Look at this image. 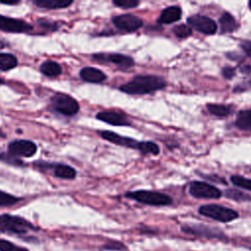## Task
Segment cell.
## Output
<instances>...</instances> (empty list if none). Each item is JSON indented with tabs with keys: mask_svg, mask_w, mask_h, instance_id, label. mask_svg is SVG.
<instances>
[{
	"mask_svg": "<svg viewBox=\"0 0 251 251\" xmlns=\"http://www.w3.org/2000/svg\"><path fill=\"white\" fill-rule=\"evenodd\" d=\"M166 87V81L157 75H139L134 76L130 81L120 87L121 91L131 95L148 94Z\"/></svg>",
	"mask_w": 251,
	"mask_h": 251,
	"instance_id": "1",
	"label": "cell"
},
{
	"mask_svg": "<svg viewBox=\"0 0 251 251\" xmlns=\"http://www.w3.org/2000/svg\"><path fill=\"white\" fill-rule=\"evenodd\" d=\"M248 5H249V8H250V10H251V1H249V4H248Z\"/></svg>",
	"mask_w": 251,
	"mask_h": 251,
	"instance_id": "39",
	"label": "cell"
},
{
	"mask_svg": "<svg viewBox=\"0 0 251 251\" xmlns=\"http://www.w3.org/2000/svg\"><path fill=\"white\" fill-rule=\"evenodd\" d=\"M38 23H39V25H40L41 26H43V27H45V28H47V29H49V30H55V29L58 28V25H57L56 23L47 22V21H45V20H39Z\"/></svg>",
	"mask_w": 251,
	"mask_h": 251,
	"instance_id": "33",
	"label": "cell"
},
{
	"mask_svg": "<svg viewBox=\"0 0 251 251\" xmlns=\"http://www.w3.org/2000/svg\"><path fill=\"white\" fill-rule=\"evenodd\" d=\"M220 22V26H221V31L223 33L226 32H233L238 28V24L235 21V19L232 17L231 14L229 13H224L222 17L219 20Z\"/></svg>",
	"mask_w": 251,
	"mask_h": 251,
	"instance_id": "17",
	"label": "cell"
},
{
	"mask_svg": "<svg viewBox=\"0 0 251 251\" xmlns=\"http://www.w3.org/2000/svg\"><path fill=\"white\" fill-rule=\"evenodd\" d=\"M0 251H28L27 249L18 246L8 240L0 239Z\"/></svg>",
	"mask_w": 251,
	"mask_h": 251,
	"instance_id": "29",
	"label": "cell"
},
{
	"mask_svg": "<svg viewBox=\"0 0 251 251\" xmlns=\"http://www.w3.org/2000/svg\"><path fill=\"white\" fill-rule=\"evenodd\" d=\"M198 212L204 217L221 223H228L238 218V213L235 210L218 204L203 205L199 208Z\"/></svg>",
	"mask_w": 251,
	"mask_h": 251,
	"instance_id": "3",
	"label": "cell"
},
{
	"mask_svg": "<svg viewBox=\"0 0 251 251\" xmlns=\"http://www.w3.org/2000/svg\"><path fill=\"white\" fill-rule=\"evenodd\" d=\"M113 4L124 8V9H129V8H134L139 5L138 0H113Z\"/></svg>",
	"mask_w": 251,
	"mask_h": 251,
	"instance_id": "30",
	"label": "cell"
},
{
	"mask_svg": "<svg viewBox=\"0 0 251 251\" xmlns=\"http://www.w3.org/2000/svg\"><path fill=\"white\" fill-rule=\"evenodd\" d=\"M79 75L84 81L92 83H99L107 78L106 75L102 71L92 67H85L81 69L79 72Z\"/></svg>",
	"mask_w": 251,
	"mask_h": 251,
	"instance_id": "16",
	"label": "cell"
},
{
	"mask_svg": "<svg viewBox=\"0 0 251 251\" xmlns=\"http://www.w3.org/2000/svg\"><path fill=\"white\" fill-rule=\"evenodd\" d=\"M99 134L102 138H104V139H106V140H108V141H110L114 144L138 150L139 142L132 139V138L122 136V135H120L116 132L110 131V130H101V131H99Z\"/></svg>",
	"mask_w": 251,
	"mask_h": 251,
	"instance_id": "13",
	"label": "cell"
},
{
	"mask_svg": "<svg viewBox=\"0 0 251 251\" xmlns=\"http://www.w3.org/2000/svg\"><path fill=\"white\" fill-rule=\"evenodd\" d=\"M181 230L185 233L198 235L206 238H222L225 237L224 232L216 227L207 226L204 225H193V226H183Z\"/></svg>",
	"mask_w": 251,
	"mask_h": 251,
	"instance_id": "11",
	"label": "cell"
},
{
	"mask_svg": "<svg viewBox=\"0 0 251 251\" xmlns=\"http://www.w3.org/2000/svg\"><path fill=\"white\" fill-rule=\"evenodd\" d=\"M173 32L178 38H185L191 34V27L187 25H178L173 28Z\"/></svg>",
	"mask_w": 251,
	"mask_h": 251,
	"instance_id": "27",
	"label": "cell"
},
{
	"mask_svg": "<svg viewBox=\"0 0 251 251\" xmlns=\"http://www.w3.org/2000/svg\"><path fill=\"white\" fill-rule=\"evenodd\" d=\"M0 160L2 161H5L9 164H12V165H17V166H24V162H22L21 160H19L18 158L16 157H13L11 155H7L5 153H0Z\"/></svg>",
	"mask_w": 251,
	"mask_h": 251,
	"instance_id": "32",
	"label": "cell"
},
{
	"mask_svg": "<svg viewBox=\"0 0 251 251\" xmlns=\"http://www.w3.org/2000/svg\"><path fill=\"white\" fill-rule=\"evenodd\" d=\"M36 152V145L30 140H14L8 145V153L13 157H31Z\"/></svg>",
	"mask_w": 251,
	"mask_h": 251,
	"instance_id": "9",
	"label": "cell"
},
{
	"mask_svg": "<svg viewBox=\"0 0 251 251\" xmlns=\"http://www.w3.org/2000/svg\"><path fill=\"white\" fill-rule=\"evenodd\" d=\"M103 248L107 249V250H125L126 245H124L123 243H121L119 241L109 240L107 243H105L103 245Z\"/></svg>",
	"mask_w": 251,
	"mask_h": 251,
	"instance_id": "31",
	"label": "cell"
},
{
	"mask_svg": "<svg viewBox=\"0 0 251 251\" xmlns=\"http://www.w3.org/2000/svg\"><path fill=\"white\" fill-rule=\"evenodd\" d=\"M19 0H12V1H5V0H0V4H5V5H16L19 4Z\"/></svg>",
	"mask_w": 251,
	"mask_h": 251,
	"instance_id": "37",
	"label": "cell"
},
{
	"mask_svg": "<svg viewBox=\"0 0 251 251\" xmlns=\"http://www.w3.org/2000/svg\"><path fill=\"white\" fill-rule=\"evenodd\" d=\"M34 229H36V227L24 218L8 214L0 215V231L2 232L25 234L29 230Z\"/></svg>",
	"mask_w": 251,
	"mask_h": 251,
	"instance_id": "2",
	"label": "cell"
},
{
	"mask_svg": "<svg viewBox=\"0 0 251 251\" xmlns=\"http://www.w3.org/2000/svg\"><path fill=\"white\" fill-rule=\"evenodd\" d=\"M96 119L113 126H130V122L124 114L115 111L99 112L96 114Z\"/></svg>",
	"mask_w": 251,
	"mask_h": 251,
	"instance_id": "14",
	"label": "cell"
},
{
	"mask_svg": "<svg viewBox=\"0 0 251 251\" xmlns=\"http://www.w3.org/2000/svg\"><path fill=\"white\" fill-rule=\"evenodd\" d=\"M18 64L17 58L11 53H0V70L9 71Z\"/></svg>",
	"mask_w": 251,
	"mask_h": 251,
	"instance_id": "22",
	"label": "cell"
},
{
	"mask_svg": "<svg viewBox=\"0 0 251 251\" xmlns=\"http://www.w3.org/2000/svg\"><path fill=\"white\" fill-rule=\"evenodd\" d=\"M235 126L240 129L251 131V109L240 111L238 113Z\"/></svg>",
	"mask_w": 251,
	"mask_h": 251,
	"instance_id": "21",
	"label": "cell"
},
{
	"mask_svg": "<svg viewBox=\"0 0 251 251\" xmlns=\"http://www.w3.org/2000/svg\"><path fill=\"white\" fill-rule=\"evenodd\" d=\"M222 74H223V75H224L226 78L230 79V78L234 75L235 72H234V69H233V68H231V67H228V66H227V67H225V68L223 69Z\"/></svg>",
	"mask_w": 251,
	"mask_h": 251,
	"instance_id": "34",
	"label": "cell"
},
{
	"mask_svg": "<svg viewBox=\"0 0 251 251\" xmlns=\"http://www.w3.org/2000/svg\"><path fill=\"white\" fill-rule=\"evenodd\" d=\"M40 72L49 77H56L62 74L61 66L54 61H46L40 65Z\"/></svg>",
	"mask_w": 251,
	"mask_h": 251,
	"instance_id": "19",
	"label": "cell"
},
{
	"mask_svg": "<svg viewBox=\"0 0 251 251\" xmlns=\"http://www.w3.org/2000/svg\"><path fill=\"white\" fill-rule=\"evenodd\" d=\"M188 191L195 198L217 199L222 196V191L219 188L204 181H192Z\"/></svg>",
	"mask_w": 251,
	"mask_h": 251,
	"instance_id": "6",
	"label": "cell"
},
{
	"mask_svg": "<svg viewBox=\"0 0 251 251\" xmlns=\"http://www.w3.org/2000/svg\"><path fill=\"white\" fill-rule=\"evenodd\" d=\"M138 151H140L142 154L158 155L160 152V149H159V146L153 141H141L139 142Z\"/></svg>",
	"mask_w": 251,
	"mask_h": 251,
	"instance_id": "25",
	"label": "cell"
},
{
	"mask_svg": "<svg viewBox=\"0 0 251 251\" xmlns=\"http://www.w3.org/2000/svg\"><path fill=\"white\" fill-rule=\"evenodd\" d=\"M33 3L44 9H64L73 4V0H34Z\"/></svg>",
	"mask_w": 251,
	"mask_h": 251,
	"instance_id": "18",
	"label": "cell"
},
{
	"mask_svg": "<svg viewBox=\"0 0 251 251\" xmlns=\"http://www.w3.org/2000/svg\"><path fill=\"white\" fill-rule=\"evenodd\" d=\"M240 70H241V72L244 73V74H249V73H251V66H249V65H243V66L240 68Z\"/></svg>",
	"mask_w": 251,
	"mask_h": 251,
	"instance_id": "36",
	"label": "cell"
},
{
	"mask_svg": "<svg viewBox=\"0 0 251 251\" xmlns=\"http://www.w3.org/2000/svg\"><path fill=\"white\" fill-rule=\"evenodd\" d=\"M207 109L210 114L217 117H226L230 114V108L220 104H207Z\"/></svg>",
	"mask_w": 251,
	"mask_h": 251,
	"instance_id": "23",
	"label": "cell"
},
{
	"mask_svg": "<svg viewBox=\"0 0 251 251\" xmlns=\"http://www.w3.org/2000/svg\"><path fill=\"white\" fill-rule=\"evenodd\" d=\"M226 196L231 200H234V201H237V202H245V201H250L251 200V197L238 190V189H234V188H229L227 190H226Z\"/></svg>",
	"mask_w": 251,
	"mask_h": 251,
	"instance_id": "24",
	"label": "cell"
},
{
	"mask_svg": "<svg viewBox=\"0 0 251 251\" xmlns=\"http://www.w3.org/2000/svg\"><path fill=\"white\" fill-rule=\"evenodd\" d=\"M32 26L25 21L0 15V30L7 32H28Z\"/></svg>",
	"mask_w": 251,
	"mask_h": 251,
	"instance_id": "12",
	"label": "cell"
},
{
	"mask_svg": "<svg viewBox=\"0 0 251 251\" xmlns=\"http://www.w3.org/2000/svg\"><path fill=\"white\" fill-rule=\"evenodd\" d=\"M241 48L249 55L251 56V41H243L241 43Z\"/></svg>",
	"mask_w": 251,
	"mask_h": 251,
	"instance_id": "35",
	"label": "cell"
},
{
	"mask_svg": "<svg viewBox=\"0 0 251 251\" xmlns=\"http://www.w3.org/2000/svg\"><path fill=\"white\" fill-rule=\"evenodd\" d=\"M20 201V198L0 190V206H11Z\"/></svg>",
	"mask_w": 251,
	"mask_h": 251,
	"instance_id": "28",
	"label": "cell"
},
{
	"mask_svg": "<svg viewBox=\"0 0 251 251\" xmlns=\"http://www.w3.org/2000/svg\"><path fill=\"white\" fill-rule=\"evenodd\" d=\"M92 59L99 62L100 64H104L106 62H110L123 70H126L131 68L134 65V61L131 57L124 55V54H94Z\"/></svg>",
	"mask_w": 251,
	"mask_h": 251,
	"instance_id": "10",
	"label": "cell"
},
{
	"mask_svg": "<svg viewBox=\"0 0 251 251\" xmlns=\"http://www.w3.org/2000/svg\"><path fill=\"white\" fill-rule=\"evenodd\" d=\"M0 137H5V134L0 130Z\"/></svg>",
	"mask_w": 251,
	"mask_h": 251,
	"instance_id": "38",
	"label": "cell"
},
{
	"mask_svg": "<svg viewBox=\"0 0 251 251\" xmlns=\"http://www.w3.org/2000/svg\"><path fill=\"white\" fill-rule=\"evenodd\" d=\"M126 196L127 198L134 199L140 203L151 205V206H167L172 204L173 199L164 193L148 190H137L126 192Z\"/></svg>",
	"mask_w": 251,
	"mask_h": 251,
	"instance_id": "4",
	"label": "cell"
},
{
	"mask_svg": "<svg viewBox=\"0 0 251 251\" xmlns=\"http://www.w3.org/2000/svg\"><path fill=\"white\" fill-rule=\"evenodd\" d=\"M112 22L118 29L126 32L135 31L143 25L142 20L139 17L134 16L132 14H124L116 16L112 19Z\"/></svg>",
	"mask_w": 251,
	"mask_h": 251,
	"instance_id": "8",
	"label": "cell"
},
{
	"mask_svg": "<svg viewBox=\"0 0 251 251\" xmlns=\"http://www.w3.org/2000/svg\"><path fill=\"white\" fill-rule=\"evenodd\" d=\"M52 108L65 116H74L79 110V105L75 99L65 93H56L51 97Z\"/></svg>",
	"mask_w": 251,
	"mask_h": 251,
	"instance_id": "5",
	"label": "cell"
},
{
	"mask_svg": "<svg viewBox=\"0 0 251 251\" xmlns=\"http://www.w3.org/2000/svg\"><path fill=\"white\" fill-rule=\"evenodd\" d=\"M181 18V9L178 6H170L164 9L157 20L160 25H169L179 21Z\"/></svg>",
	"mask_w": 251,
	"mask_h": 251,
	"instance_id": "15",
	"label": "cell"
},
{
	"mask_svg": "<svg viewBox=\"0 0 251 251\" xmlns=\"http://www.w3.org/2000/svg\"><path fill=\"white\" fill-rule=\"evenodd\" d=\"M230 181L237 187L243 188V189H247L251 191V179L250 178H246L244 176H232L230 177Z\"/></svg>",
	"mask_w": 251,
	"mask_h": 251,
	"instance_id": "26",
	"label": "cell"
},
{
	"mask_svg": "<svg viewBox=\"0 0 251 251\" xmlns=\"http://www.w3.org/2000/svg\"><path fill=\"white\" fill-rule=\"evenodd\" d=\"M54 176L59 178L73 179L75 177V170L68 165L59 164L54 167Z\"/></svg>",
	"mask_w": 251,
	"mask_h": 251,
	"instance_id": "20",
	"label": "cell"
},
{
	"mask_svg": "<svg viewBox=\"0 0 251 251\" xmlns=\"http://www.w3.org/2000/svg\"><path fill=\"white\" fill-rule=\"evenodd\" d=\"M187 25L208 35L214 34L218 29V25L214 20L202 15H192L187 18Z\"/></svg>",
	"mask_w": 251,
	"mask_h": 251,
	"instance_id": "7",
	"label": "cell"
}]
</instances>
